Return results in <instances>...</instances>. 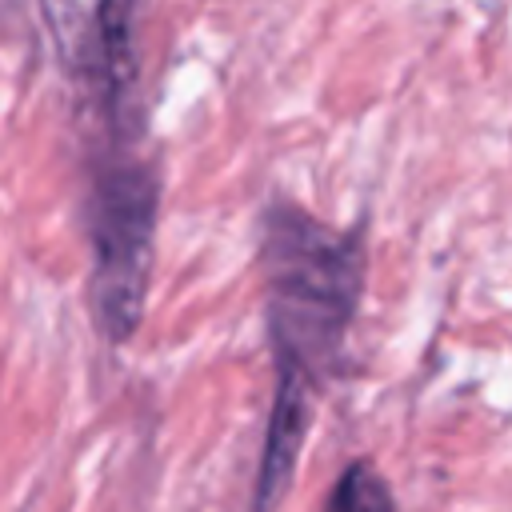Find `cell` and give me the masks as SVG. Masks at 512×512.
<instances>
[{
    "mask_svg": "<svg viewBox=\"0 0 512 512\" xmlns=\"http://www.w3.org/2000/svg\"><path fill=\"white\" fill-rule=\"evenodd\" d=\"M324 512H396V496L372 460H352L340 472Z\"/></svg>",
    "mask_w": 512,
    "mask_h": 512,
    "instance_id": "4",
    "label": "cell"
},
{
    "mask_svg": "<svg viewBox=\"0 0 512 512\" xmlns=\"http://www.w3.org/2000/svg\"><path fill=\"white\" fill-rule=\"evenodd\" d=\"M160 188L156 172L136 156H108L92 172L88 240H92V304L108 340H128L144 316Z\"/></svg>",
    "mask_w": 512,
    "mask_h": 512,
    "instance_id": "2",
    "label": "cell"
},
{
    "mask_svg": "<svg viewBox=\"0 0 512 512\" xmlns=\"http://www.w3.org/2000/svg\"><path fill=\"white\" fill-rule=\"evenodd\" d=\"M268 328L276 364H292L320 384L340 360L364 288V244L352 228H332L312 212L276 200L264 216Z\"/></svg>",
    "mask_w": 512,
    "mask_h": 512,
    "instance_id": "1",
    "label": "cell"
},
{
    "mask_svg": "<svg viewBox=\"0 0 512 512\" xmlns=\"http://www.w3.org/2000/svg\"><path fill=\"white\" fill-rule=\"evenodd\" d=\"M316 392H320V384L312 376H304L292 364H276V396H272V416H268V432H264L252 512H276V504L292 488L300 448H304V436L312 424Z\"/></svg>",
    "mask_w": 512,
    "mask_h": 512,
    "instance_id": "3",
    "label": "cell"
}]
</instances>
